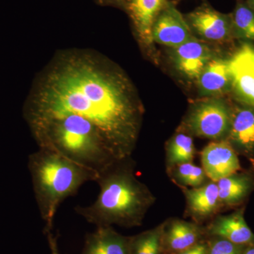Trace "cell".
I'll use <instances>...</instances> for the list:
<instances>
[{
    "instance_id": "11",
    "label": "cell",
    "mask_w": 254,
    "mask_h": 254,
    "mask_svg": "<svg viewBox=\"0 0 254 254\" xmlns=\"http://www.w3.org/2000/svg\"><path fill=\"white\" fill-rule=\"evenodd\" d=\"M205 229L197 223L174 219L165 222L162 245L163 254H177L205 240Z\"/></svg>"
},
{
    "instance_id": "22",
    "label": "cell",
    "mask_w": 254,
    "mask_h": 254,
    "mask_svg": "<svg viewBox=\"0 0 254 254\" xmlns=\"http://www.w3.org/2000/svg\"><path fill=\"white\" fill-rule=\"evenodd\" d=\"M173 180L182 187L197 188L205 185L208 177L202 167L192 163L181 164L168 170Z\"/></svg>"
},
{
    "instance_id": "4",
    "label": "cell",
    "mask_w": 254,
    "mask_h": 254,
    "mask_svg": "<svg viewBox=\"0 0 254 254\" xmlns=\"http://www.w3.org/2000/svg\"><path fill=\"white\" fill-rule=\"evenodd\" d=\"M28 165L46 234L51 232L64 200L76 194L86 182H96L99 176L91 168L43 148L30 155Z\"/></svg>"
},
{
    "instance_id": "12",
    "label": "cell",
    "mask_w": 254,
    "mask_h": 254,
    "mask_svg": "<svg viewBox=\"0 0 254 254\" xmlns=\"http://www.w3.org/2000/svg\"><path fill=\"white\" fill-rule=\"evenodd\" d=\"M168 2V0H127V8L137 36L145 48L153 50V24Z\"/></svg>"
},
{
    "instance_id": "18",
    "label": "cell",
    "mask_w": 254,
    "mask_h": 254,
    "mask_svg": "<svg viewBox=\"0 0 254 254\" xmlns=\"http://www.w3.org/2000/svg\"><path fill=\"white\" fill-rule=\"evenodd\" d=\"M220 204L233 205L248 195L252 187V178L245 174L235 173L216 182Z\"/></svg>"
},
{
    "instance_id": "15",
    "label": "cell",
    "mask_w": 254,
    "mask_h": 254,
    "mask_svg": "<svg viewBox=\"0 0 254 254\" xmlns=\"http://www.w3.org/2000/svg\"><path fill=\"white\" fill-rule=\"evenodd\" d=\"M186 197L187 211L196 221L210 218L220 206L216 182H206L197 188L182 187Z\"/></svg>"
},
{
    "instance_id": "3",
    "label": "cell",
    "mask_w": 254,
    "mask_h": 254,
    "mask_svg": "<svg viewBox=\"0 0 254 254\" xmlns=\"http://www.w3.org/2000/svg\"><path fill=\"white\" fill-rule=\"evenodd\" d=\"M25 118L40 148L55 152L98 173L118 161L98 128L82 117L66 114Z\"/></svg>"
},
{
    "instance_id": "10",
    "label": "cell",
    "mask_w": 254,
    "mask_h": 254,
    "mask_svg": "<svg viewBox=\"0 0 254 254\" xmlns=\"http://www.w3.org/2000/svg\"><path fill=\"white\" fill-rule=\"evenodd\" d=\"M214 58L206 43L194 36L181 46L173 48L172 59L182 76L197 81L209 62Z\"/></svg>"
},
{
    "instance_id": "19",
    "label": "cell",
    "mask_w": 254,
    "mask_h": 254,
    "mask_svg": "<svg viewBox=\"0 0 254 254\" xmlns=\"http://www.w3.org/2000/svg\"><path fill=\"white\" fill-rule=\"evenodd\" d=\"M195 153L194 143L190 135L183 131L174 135L166 146L168 170L181 164L192 163Z\"/></svg>"
},
{
    "instance_id": "26",
    "label": "cell",
    "mask_w": 254,
    "mask_h": 254,
    "mask_svg": "<svg viewBox=\"0 0 254 254\" xmlns=\"http://www.w3.org/2000/svg\"><path fill=\"white\" fill-rule=\"evenodd\" d=\"M242 254H254V244L246 246Z\"/></svg>"
},
{
    "instance_id": "16",
    "label": "cell",
    "mask_w": 254,
    "mask_h": 254,
    "mask_svg": "<svg viewBox=\"0 0 254 254\" xmlns=\"http://www.w3.org/2000/svg\"><path fill=\"white\" fill-rule=\"evenodd\" d=\"M198 90L205 97H217L232 88L228 60L213 58L198 80Z\"/></svg>"
},
{
    "instance_id": "24",
    "label": "cell",
    "mask_w": 254,
    "mask_h": 254,
    "mask_svg": "<svg viewBox=\"0 0 254 254\" xmlns=\"http://www.w3.org/2000/svg\"><path fill=\"white\" fill-rule=\"evenodd\" d=\"M208 247V241L204 240L194 247L177 254H207Z\"/></svg>"
},
{
    "instance_id": "5",
    "label": "cell",
    "mask_w": 254,
    "mask_h": 254,
    "mask_svg": "<svg viewBox=\"0 0 254 254\" xmlns=\"http://www.w3.org/2000/svg\"><path fill=\"white\" fill-rule=\"evenodd\" d=\"M232 111L223 100L206 97L190 107L182 125V131L212 141L226 139Z\"/></svg>"
},
{
    "instance_id": "17",
    "label": "cell",
    "mask_w": 254,
    "mask_h": 254,
    "mask_svg": "<svg viewBox=\"0 0 254 254\" xmlns=\"http://www.w3.org/2000/svg\"><path fill=\"white\" fill-rule=\"evenodd\" d=\"M234 149L235 147L250 155L254 153V110L237 108L232 111L231 126L227 136Z\"/></svg>"
},
{
    "instance_id": "14",
    "label": "cell",
    "mask_w": 254,
    "mask_h": 254,
    "mask_svg": "<svg viewBox=\"0 0 254 254\" xmlns=\"http://www.w3.org/2000/svg\"><path fill=\"white\" fill-rule=\"evenodd\" d=\"M131 237H125L112 226L97 227L86 237L81 254H130Z\"/></svg>"
},
{
    "instance_id": "27",
    "label": "cell",
    "mask_w": 254,
    "mask_h": 254,
    "mask_svg": "<svg viewBox=\"0 0 254 254\" xmlns=\"http://www.w3.org/2000/svg\"><path fill=\"white\" fill-rule=\"evenodd\" d=\"M249 2H250L249 5L254 9V0H249Z\"/></svg>"
},
{
    "instance_id": "21",
    "label": "cell",
    "mask_w": 254,
    "mask_h": 254,
    "mask_svg": "<svg viewBox=\"0 0 254 254\" xmlns=\"http://www.w3.org/2000/svg\"><path fill=\"white\" fill-rule=\"evenodd\" d=\"M231 18L234 38L254 41V9L239 3Z\"/></svg>"
},
{
    "instance_id": "2",
    "label": "cell",
    "mask_w": 254,
    "mask_h": 254,
    "mask_svg": "<svg viewBox=\"0 0 254 254\" xmlns=\"http://www.w3.org/2000/svg\"><path fill=\"white\" fill-rule=\"evenodd\" d=\"M130 158L118 160L99 173L96 182L100 191L96 200L74 210L96 227L141 225L155 197L144 184L137 180Z\"/></svg>"
},
{
    "instance_id": "1",
    "label": "cell",
    "mask_w": 254,
    "mask_h": 254,
    "mask_svg": "<svg viewBox=\"0 0 254 254\" xmlns=\"http://www.w3.org/2000/svg\"><path fill=\"white\" fill-rule=\"evenodd\" d=\"M25 118L73 114L99 131L117 160L131 158L143 108L126 74L94 51L64 50L38 74L24 106Z\"/></svg>"
},
{
    "instance_id": "20",
    "label": "cell",
    "mask_w": 254,
    "mask_h": 254,
    "mask_svg": "<svg viewBox=\"0 0 254 254\" xmlns=\"http://www.w3.org/2000/svg\"><path fill=\"white\" fill-rule=\"evenodd\" d=\"M165 222L131 237L130 254H163L162 235Z\"/></svg>"
},
{
    "instance_id": "28",
    "label": "cell",
    "mask_w": 254,
    "mask_h": 254,
    "mask_svg": "<svg viewBox=\"0 0 254 254\" xmlns=\"http://www.w3.org/2000/svg\"><path fill=\"white\" fill-rule=\"evenodd\" d=\"M114 1H121V0H114Z\"/></svg>"
},
{
    "instance_id": "25",
    "label": "cell",
    "mask_w": 254,
    "mask_h": 254,
    "mask_svg": "<svg viewBox=\"0 0 254 254\" xmlns=\"http://www.w3.org/2000/svg\"><path fill=\"white\" fill-rule=\"evenodd\" d=\"M46 235L48 236V242H49L50 248V250H51V254H60L56 239L52 235L51 232H48Z\"/></svg>"
},
{
    "instance_id": "23",
    "label": "cell",
    "mask_w": 254,
    "mask_h": 254,
    "mask_svg": "<svg viewBox=\"0 0 254 254\" xmlns=\"http://www.w3.org/2000/svg\"><path fill=\"white\" fill-rule=\"evenodd\" d=\"M207 254H242L246 246L237 245L220 237H212L208 240Z\"/></svg>"
},
{
    "instance_id": "13",
    "label": "cell",
    "mask_w": 254,
    "mask_h": 254,
    "mask_svg": "<svg viewBox=\"0 0 254 254\" xmlns=\"http://www.w3.org/2000/svg\"><path fill=\"white\" fill-rule=\"evenodd\" d=\"M205 232L209 237H220L237 245L254 244L253 232L241 211L215 219L205 229Z\"/></svg>"
},
{
    "instance_id": "6",
    "label": "cell",
    "mask_w": 254,
    "mask_h": 254,
    "mask_svg": "<svg viewBox=\"0 0 254 254\" xmlns=\"http://www.w3.org/2000/svg\"><path fill=\"white\" fill-rule=\"evenodd\" d=\"M193 33L186 17L170 1L160 11L152 30L154 43L172 49L190 41Z\"/></svg>"
},
{
    "instance_id": "8",
    "label": "cell",
    "mask_w": 254,
    "mask_h": 254,
    "mask_svg": "<svg viewBox=\"0 0 254 254\" xmlns=\"http://www.w3.org/2000/svg\"><path fill=\"white\" fill-rule=\"evenodd\" d=\"M186 19L193 33L205 41L221 43L234 38L231 16L209 6L194 10L187 15Z\"/></svg>"
},
{
    "instance_id": "7",
    "label": "cell",
    "mask_w": 254,
    "mask_h": 254,
    "mask_svg": "<svg viewBox=\"0 0 254 254\" xmlns=\"http://www.w3.org/2000/svg\"><path fill=\"white\" fill-rule=\"evenodd\" d=\"M228 64L234 93L241 101L254 108V47L242 45Z\"/></svg>"
},
{
    "instance_id": "9",
    "label": "cell",
    "mask_w": 254,
    "mask_h": 254,
    "mask_svg": "<svg viewBox=\"0 0 254 254\" xmlns=\"http://www.w3.org/2000/svg\"><path fill=\"white\" fill-rule=\"evenodd\" d=\"M202 168L210 181L238 173L241 169L236 150L227 139L209 143L200 153Z\"/></svg>"
}]
</instances>
